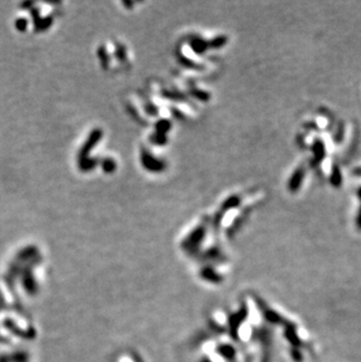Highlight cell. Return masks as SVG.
<instances>
[{
  "mask_svg": "<svg viewBox=\"0 0 361 362\" xmlns=\"http://www.w3.org/2000/svg\"><path fill=\"white\" fill-rule=\"evenodd\" d=\"M349 177L352 181V192L354 198V225L361 231V163L353 168Z\"/></svg>",
  "mask_w": 361,
  "mask_h": 362,
  "instance_id": "7a4b0ae2",
  "label": "cell"
},
{
  "mask_svg": "<svg viewBox=\"0 0 361 362\" xmlns=\"http://www.w3.org/2000/svg\"><path fill=\"white\" fill-rule=\"evenodd\" d=\"M298 142L309 171L330 184H340L342 164L349 157L353 130L347 121L318 108L304 117L298 129Z\"/></svg>",
  "mask_w": 361,
  "mask_h": 362,
  "instance_id": "6da1fadb",
  "label": "cell"
}]
</instances>
